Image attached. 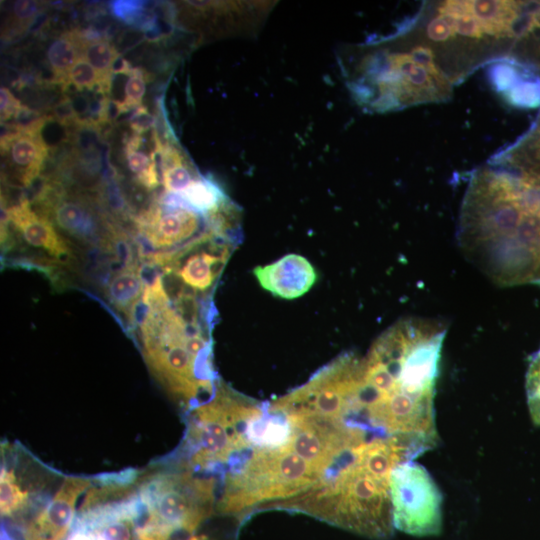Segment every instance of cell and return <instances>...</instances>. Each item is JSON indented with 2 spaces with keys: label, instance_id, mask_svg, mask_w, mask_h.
Masks as SVG:
<instances>
[{
  "label": "cell",
  "instance_id": "obj_14",
  "mask_svg": "<svg viewBox=\"0 0 540 540\" xmlns=\"http://www.w3.org/2000/svg\"><path fill=\"white\" fill-rule=\"evenodd\" d=\"M229 253L228 247L216 252H195L184 261L173 262L169 272L174 270L181 281L193 290L205 291L220 274Z\"/></svg>",
  "mask_w": 540,
  "mask_h": 540
},
{
  "label": "cell",
  "instance_id": "obj_35",
  "mask_svg": "<svg viewBox=\"0 0 540 540\" xmlns=\"http://www.w3.org/2000/svg\"><path fill=\"white\" fill-rule=\"evenodd\" d=\"M531 150L534 153L533 162L530 165H533L536 162V165L524 168L536 173H540V121L538 122L535 130L531 133ZM529 165V166H530ZM526 167V166H525Z\"/></svg>",
  "mask_w": 540,
  "mask_h": 540
},
{
  "label": "cell",
  "instance_id": "obj_7",
  "mask_svg": "<svg viewBox=\"0 0 540 540\" xmlns=\"http://www.w3.org/2000/svg\"><path fill=\"white\" fill-rule=\"evenodd\" d=\"M91 485L88 477L64 478L51 499L28 522L25 540H64L75 522L77 502Z\"/></svg>",
  "mask_w": 540,
  "mask_h": 540
},
{
  "label": "cell",
  "instance_id": "obj_28",
  "mask_svg": "<svg viewBox=\"0 0 540 540\" xmlns=\"http://www.w3.org/2000/svg\"><path fill=\"white\" fill-rule=\"evenodd\" d=\"M147 76V73L139 67L133 68L129 75L125 84V98L123 101L130 110L141 105L146 91Z\"/></svg>",
  "mask_w": 540,
  "mask_h": 540
},
{
  "label": "cell",
  "instance_id": "obj_38",
  "mask_svg": "<svg viewBox=\"0 0 540 540\" xmlns=\"http://www.w3.org/2000/svg\"><path fill=\"white\" fill-rule=\"evenodd\" d=\"M536 284H540V274H539V277H538V280H537Z\"/></svg>",
  "mask_w": 540,
  "mask_h": 540
},
{
  "label": "cell",
  "instance_id": "obj_6",
  "mask_svg": "<svg viewBox=\"0 0 540 540\" xmlns=\"http://www.w3.org/2000/svg\"><path fill=\"white\" fill-rule=\"evenodd\" d=\"M394 528L413 536H434L442 530V495L420 464L407 461L390 477Z\"/></svg>",
  "mask_w": 540,
  "mask_h": 540
},
{
  "label": "cell",
  "instance_id": "obj_27",
  "mask_svg": "<svg viewBox=\"0 0 540 540\" xmlns=\"http://www.w3.org/2000/svg\"><path fill=\"white\" fill-rule=\"evenodd\" d=\"M410 55L415 62L423 66L428 71L437 84L439 90L446 98L447 94L450 93V85L446 76L436 66L433 51L426 46H416L411 50Z\"/></svg>",
  "mask_w": 540,
  "mask_h": 540
},
{
  "label": "cell",
  "instance_id": "obj_12",
  "mask_svg": "<svg viewBox=\"0 0 540 540\" xmlns=\"http://www.w3.org/2000/svg\"><path fill=\"white\" fill-rule=\"evenodd\" d=\"M41 210V214L72 238L87 244L111 245L109 239L101 236L92 210L84 202L67 199L63 193Z\"/></svg>",
  "mask_w": 540,
  "mask_h": 540
},
{
  "label": "cell",
  "instance_id": "obj_34",
  "mask_svg": "<svg viewBox=\"0 0 540 540\" xmlns=\"http://www.w3.org/2000/svg\"><path fill=\"white\" fill-rule=\"evenodd\" d=\"M38 12V4L34 1H16L13 5V14L20 23L32 21Z\"/></svg>",
  "mask_w": 540,
  "mask_h": 540
},
{
  "label": "cell",
  "instance_id": "obj_22",
  "mask_svg": "<svg viewBox=\"0 0 540 540\" xmlns=\"http://www.w3.org/2000/svg\"><path fill=\"white\" fill-rule=\"evenodd\" d=\"M68 83H72L78 91L97 87V92L109 93L111 88V79L102 77L82 56L69 70Z\"/></svg>",
  "mask_w": 540,
  "mask_h": 540
},
{
  "label": "cell",
  "instance_id": "obj_16",
  "mask_svg": "<svg viewBox=\"0 0 540 540\" xmlns=\"http://www.w3.org/2000/svg\"><path fill=\"white\" fill-rule=\"evenodd\" d=\"M468 4L483 31L493 36H511L523 7V2L507 0H472Z\"/></svg>",
  "mask_w": 540,
  "mask_h": 540
},
{
  "label": "cell",
  "instance_id": "obj_5",
  "mask_svg": "<svg viewBox=\"0 0 540 540\" xmlns=\"http://www.w3.org/2000/svg\"><path fill=\"white\" fill-rule=\"evenodd\" d=\"M363 359L345 353L320 369L310 380L274 400L285 410L332 421L356 416V395L362 378Z\"/></svg>",
  "mask_w": 540,
  "mask_h": 540
},
{
  "label": "cell",
  "instance_id": "obj_2",
  "mask_svg": "<svg viewBox=\"0 0 540 540\" xmlns=\"http://www.w3.org/2000/svg\"><path fill=\"white\" fill-rule=\"evenodd\" d=\"M413 459L411 448L397 437L368 440L313 500L307 514L365 537L390 538L394 530L391 473Z\"/></svg>",
  "mask_w": 540,
  "mask_h": 540
},
{
  "label": "cell",
  "instance_id": "obj_17",
  "mask_svg": "<svg viewBox=\"0 0 540 540\" xmlns=\"http://www.w3.org/2000/svg\"><path fill=\"white\" fill-rule=\"evenodd\" d=\"M40 491V488L23 479L18 473L15 464L2 462L0 472V510L2 517L12 516L26 507L31 499Z\"/></svg>",
  "mask_w": 540,
  "mask_h": 540
},
{
  "label": "cell",
  "instance_id": "obj_37",
  "mask_svg": "<svg viewBox=\"0 0 540 540\" xmlns=\"http://www.w3.org/2000/svg\"><path fill=\"white\" fill-rule=\"evenodd\" d=\"M187 540H206V537L202 535H192Z\"/></svg>",
  "mask_w": 540,
  "mask_h": 540
},
{
  "label": "cell",
  "instance_id": "obj_18",
  "mask_svg": "<svg viewBox=\"0 0 540 540\" xmlns=\"http://www.w3.org/2000/svg\"><path fill=\"white\" fill-rule=\"evenodd\" d=\"M143 145L141 134L133 135L125 141L124 154L127 166L134 175V181L147 190H153L160 183L158 165L153 154L140 151Z\"/></svg>",
  "mask_w": 540,
  "mask_h": 540
},
{
  "label": "cell",
  "instance_id": "obj_23",
  "mask_svg": "<svg viewBox=\"0 0 540 540\" xmlns=\"http://www.w3.org/2000/svg\"><path fill=\"white\" fill-rule=\"evenodd\" d=\"M504 99L513 107L533 109L540 106V77L530 76L507 92L503 93Z\"/></svg>",
  "mask_w": 540,
  "mask_h": 540
},
{
  "label": "cell",
  "instance_id": "obj_32",
  "mask_svg": "<svg viewBox=\"0 0 540 540\" xmlns=\"http://www.w3.org/2000/svg\"><path fill=\"white\" fill-rule=\"evenodd\" d=\"M52 117L60 125H74L78 121V117L74 111L71 98L63 96L52 108Z\"/></svg>",
  "mask_w": 540,
  "mask_h": 540
},
{
  "label": "cell",
  "instance_id": "obj_19",
  "mask_svg": "<svg viewBox=\"0 0 540 540\" xmlns=\"http://www.w3.org/2000/svg\"><path fill=\"white\" fill-rule=\"evenodd\" d=\"M179 195L193 210L206 217L230 203L215 182L200 176Z\"/></svg>",
  "mask_w": 540,
  "mask_h": 540
},
{
  "label": "cell",
  "instance_id": "obj_30",
  "mask_svg": "<svg viewBox=\"0 0 540 540\" xmlns=\"http://www.w3.org/2000/svg\"><path fill=\"white\" fill-rule=\"evenodd\" d=\"M453 18L455 20L456 33L472 38L482 37L484 31L478 19L472 13L461 14Z\"/></svg>",
  "mask_w": 540,
  "mask_h": 540
},
{
  "label": "cell",
  "instance_id": "obj_21",
  "mask_svg": "<svg viewBox=\"0 0 540 540\" xmlns=\"http://www.w3.org/2000/svg\"><path fill=\"white\" fill-rule=\"evenodd\" d=\"M82 56L102 77L112 78L111 68L120 56L116 48L107 39L95 41L81 48Z\"/></svg>",
  "mask_w": 540,
  "mask_h": 540
},
{
  "label": "cell",
  "instance_id": "obj_20",
  "mask_svg": "<svg viewBox=\"0 0 540 540\" xmlns=\"http://www.w3.org/2000/svg\"><path fill=\"white\" fill-rule=\"evenodd\" d=\"M80 52L75 32H67L55 39L47 50V60L57 80L68 83V72L75 64Z\"/></svg>",
  "mask_w": 540,
  "mask_h": 540
},
{
  "label": "cell",
  "instance_id": "obj_1",
  "mask_svg": "<svg viewBox=\"0 0 540 540\" xmlns=\"http://www.w3.org/2000/svg\"><path fill=\"white\" fill-rule=\"evenodd\" d=\"M446 329L439 322L402 319L384 331L369 352L391 374L388 389L373 397L363 415L377 430L435 447L434 396Z\"/></svg>",
  "mask_w": 540,
  "mask_h": 540
},
{
  "label": "cell",
  "instance_id": "obj_36",
  "mask_svg": "<svg viewBox=\"0 0 540 540\" xmlns=\"http://www.w3.org/2000/svg\"><path fill=\"white\" fill-rule=\"evenodd\" d=\"M133 70V67L130 65L129 61L119 56L113 63L111 72L112 74H125L130 75Z\"/></svg>",
  "mask_w": 540,
  "mask_h": 540
},
{
  "label": "cell",
  "instance_id": "obj_13",
  "mask_svg": "<svg viewBox=\"0 0 540 540\" xmlns=\"http://www.w3.org/2000/svg\"><path fill=\"white\" fill-rule=\"evenodd\" d=\"M370 56L401 76L413 94L416 104L445 98L428 71L415 62L410 53H379Z\"/></svg>",
  "mask_w": 540,
  "mask_h": 540
},
{
  "label": "cell",
  "instance_id": "obj_8",
  "mask_svg": "<svg viewBox=\"0 0 540 540\" xmlns=\"http://www.w3.org/2000/svg\"><path fill=\"white\" fill-rule=\"evenodd\" d=\"M140 235L154 248H168L187 241L200 227L199 213L188 206L152 203L134 220Z\"/></svg>",
  "mask_w": 540,
  "mask_h": 540
},
{
  "label": "cell",
  "instance_id": "obj_29",
  "mask_svg": "<svg viewBox=\"0 0 540 540\" xmlns=\"http://www.w3.org/2000/svg\"><path fill=\"white\" fill-rule=\"evenodd\" d=\"M455 34V20L449 15L439 14L427 26L428 37L436 42L446 41Z\"/></svg>",
  "mask_w": 540,
  "mask_h": 540
},
{
  "label": "cell",
  "instance_id": "obj_26",
  "mask_svg": "<svg viewBox=\"0 0 540 540\" xmlns=\"http://www.w3.org/2000/svg\"><path fill=\"white\" fill-rule=\"evenodd\" d=\"M163 187L166 192L180 194L199 176L188 164L186 158L160 171Z\"/></svg>",
  "mask_w": 540,
  "mask_h": 540
},
{
  "label": "cell",
  "instance_id": "obj_3",
  "mask_svg": "<svg viewBox=\"0 0 540 540\" xmlns=\"http://www.w3.org/2000/svg\"><path fill=\"white\" fill-rule=\"evenodd\" d=\"M138 322L144 359L164 390L187 411L207 402L217 388L212 361L188 349V339L200 329L170 305L147 309Z\"/></svg>",
  "mask_w": 540,
  "mask_h": 540
},
{
  "label": "cell",
  "instance_id": "obj_4",
  "mask_svg": "<svg viewBox=\"0 0 540 540\" xmlns=\"http://www.w3.org/2000/svg\"><path fill=\"white\" fill-rule=\"evenodd\" d=\"M218 481L174 464L153 473L137 487L140 513L136 540H187L208 518L217 499Z\"/></svg>",
  "mask_w": 540,
  "mask_h": 540
},
{
  "label": "cell",
  "instance_id": "obj_25",
  "mask_svg": "<svg viewBox=\"0 0 540 540\" xmlns=\"http://www.w3.org/2000/svg\"><path fill=\"white\" fill-rule=\"evenodd\" d=\"M532 76L529 69L515 62L497 63L489 71V80L495 90L505 93L523 79Z\"/></svg>",
  "mask_w": 540,
  "mask_h": 540
},
{
  "label": "cell",
  "instance_id": "obj_9",
  "mask_svg": "<svg viewBox=\"0 0 540 540\" xmlns=\"http://www.w3.org/2000/svg\"><path fill=\"white\" fill-rule=\"evenodd\" d=\"M253 274L262 288L283 299L303 296L317 279L312 264L305 257L294 253L271 264L255 267Z\"/></svg>",
  "mask_w": 540,
  "mask_h": 540
},
{
  "label": "cell",
  "instance_id": "obj_10",
  "mask_svg": "<svg viewBox=\"0 0 540 540\" xmlns=\"http://www.w3.org/2000/svg\"><path fill=\"white\" fill-rule=\"evenodd\" d=\"M8 213L10 223L30 246L60 261L69 260L73 256L68 241L62 237L52 221L33 210L24 196L17 204L8 207Z\"/></svg>",
  "mask_w": 540,
  "mask_h": 540
},
{
  "label": "cell",
  "instance_id": "obj_15",
  "mask_svg": "<svg viewBox=\"0 0 540 540\" xmlns=\"http://www.w3.org/2000/svg\"><path fill=\"white\" fill-rule=\"evenodd\" d=\"M144 289L145 280L141 269L132 262L109 279L105 293L109 303L115 309L133 319Z\"/></svg>",
  "mask_w": 540,
  "mask_h": 540
},
{
  "label": "cell",
  "instance_id": "obj_11",
  "mask_svg": "<svg viewBox=\"0 0 540 540\" xmlns=\"http://www.w3.org/2000/svg\"><path fill=\"white\" fill-rule=\"evenodd\" d=\"M48 150L41 133L18 132L1 137V153L18 184L25 189L41 175Z\"/></svg>",
  "mask_w": 540,
  "mask_h": 540
},
{
  "label": "cell",
  "instance_id": "obj_24",
  "mask_svg": "<svg viewBox=\"0 0 540 540\" xmlns=\"http://www.w3.org/2000/svg\"><path fill=\"white\" fill-rule=\"evenodd\" d=\"M525 390L531 420L535 426H540V347L529 360Z\"/></svg>",
  "mask_w": 540,
  "mask_h": 540
},
{
  "label": "cell",
  "instance_id": "obj_33",
  "mask_svg": "<svg viewBox=\"0 0 540 540\" xmlns=\"http://www.w3.org/2000/svg\"><path fill=\"white\" fill-rule=\"evenodd\" d=\"M0 116L1 123H5L12 119L18 109L22 106L21 102L14 97L10 90L6 87H1L0 89Z\"/></svg>",
  "mask_w": 540,
  "mask_h": 540
},
{
  "label": "cell",
  "instance_id": "obj_31",
  "mask_svg": "<svg viewBox=\"0 0 540 540\" xmlns=\"http://www.w3.org/2000/svg\"><path fill=\"white\" fill-rule=\"evenodd\" d=\"M129 126L133 133L143 134L156 127V118L143 105L135 108L129 118Z\"/></svg>",
  "mask_w": 540,
  "mask_h": 540
}]
</instances>
